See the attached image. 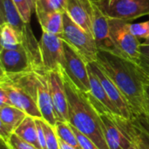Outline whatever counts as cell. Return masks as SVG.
<instances>
[{
	"mask_svg": "<svg viewBox=\"0 0 149 149\" xmlns=\"http://www.w3.org/2000/svg\"><path fill=\"white\" fill-rule=\"evenodd\" d=\"M97 63L125 96L132 108L134 117L143 113L149 72L124 57L106 51L98 52Z\"/></svg>",
	"mask_w": 149,
	"mask_h": 149,
	"instance_id": "obj_1",
	"label": "cell"
},
{
	"mask_svg": "<svg viewBox=\"0 0 149 149\" xmlns=\"http://www.w3.org/2000/svg\"><path fill=\"white\" fill-rule=\"evenodd\" d=\"M62 75L67 96L70 125L90 138L100 149H109L103 133L100 116L86 93L81 92L72 83L64 69Z\"/></svg>",
	"mask_w": 149,
	"mask_h": 149,
	"instance_id": "obj_2",
	"label": "cell"
},
{
	"mask_svg": "<svg viewBox=\"0 0 149 149\" xmlns=\"http://www.w3.org/2000/svg\"><path fill=\"white\" fill-rule=\"evenodd\" d=\"M64 27L59 37L66 42L87 64L98 60L99 49L92 35L77 24L66 12L63 14Z\"/></svg>",
	"mask_w": 149,
	"mask_h": 149,
	"instance_id": "obj_3",
	"label": "cell"
},
{
	"mask_svg": "<svg viewBox=\"0 0 149 149\" xmlns=\"http://www.w3.org/2000/svg\"><path fill=\"white\" fill-rule=\"evenodd\" d=\"M109 26L111 38L124 58L141 65V43L132 32L130 24L127 21L109 18Z\"/></svg>",
	"mask_w": 149,
	"mask_h": 149,
	"instance_id": "obj_4",
	"label": "cell"
},
{
	"mask_svg": "<svg viewBox=\"0 0 149 149\" xmlns=\"http://www.w3.org/2000/svg\"><path fill=\"white\" fill-rule=\"evenodd\" d=\"M108 18L130 21L149 16V0H95Z\"/></svg>",
	"mask_w": 149,
	"mask_h": 149,
	"instance_id": "obj_5",
	"label": "cell"
},
{
	"mask_svg": "<svg viewBox=\"0 0 149 149\" xmlns=\"http://www.w3.org/2000/svg\"><path fill=\"white\" fill-rule=\"evenodd\" d=\"M63 39L54 34L43 31L38 41L43 70L60 72L65 66V51Z\"/></svg>",
	"mask_w": 149,
	"mask_h": 149,
	"instance_id": "obj_6",
	"label": "cell"
},
{
	"mask_svg": "<svg viewBox=\"0 0 149 149\" xmlns=\"http://www.w3.org/2000/svg\"><path fill=\"white\" fill-rule=\"evenodd\" d=\"M0 17L1 24H10L19 33L23 46L30 50L38 47V42L33 35L30 23L24 22L13 0H0Z\"/></svg>",
	"mask_w": 149,
	"mask_h": 149,
	"instance_id": "obj_7",
	"label": "cell"
},
{
	"mask_svg": "<svg viewBox=\"0 0 149 149\" xmlns=\"http://www.w3.org/2000/svg\"><path fill=\"white\" fill-rule=\"evenodd\" d=\"M63 45L65 51L64 71L81 92L85 93H91L88 64L66 42L64 41Z\"/></svg>",
	"mask_w": 149,
	"mask_h": 149,
	"instance_id": "obj_8",
	"label": "cell"
},
{
	"mask_svg": "<svg viewBox=\"0 0 149 149\" xmlns=\"http://www.w3.org/2000/svg\"><path fill=\"white\" fill-rule=\"evenodd\" d=\"M93 36L99 51H106L124 57L111 38L109 18L105 15L95 0L93 1Z\"/></svg>",
	"mask_w": 149,
	"mask_h": 149,
	"instance_id": "obj_9",
	"label": "cell"
},
{
	"mask_svg": "<svg viewBox=\"0 0 149 149\" xmlns=\"http://www.w3.org/2000/svg\"><path fill=\"white\" fill-rule=\"evenodd\" d=\"M0 67L1 72L9 75L19 74L35 70L34 64L28 52L23 45L18 49L14 50L1 48Z\"/></svg>",
	"mask_w": 149,
	"mask_h": 149,
	"instance_id": "obj_10",
	"label": "cell"
},
{
	"mask_svg": "<svg viewBox=\"0 0 149 149\" xmlns=\"http://www.w3.org/2000/svg\"><path fill=\"white\" fill-rule=\"evenodd\" d=\"M87 65L93 71V72L97 76V78L100 79L109 99L112 100V102L119 110L120 116L128 120H132L134 117L132 108L129 103L127 102V99L120 91V89L117 87V86L114 84V82L104 72V70L100 67V65L97 63V61L92 62L88 64Z\"/></svg>",
	"mask_w": 149,
	"mask_h": 149,
	"instance_id": "obj_11",
	"label": "cell"
},
{
	"mask_svg": "<svg viewBox=\"0 0 149 149\" xmlns=\"http://www.w3.org/2000/svg\"><path fill=\"white\" fill-rule=\"evenodd\" d=\"M34 72L38 82L37 103L39 111L42 114V119L52 127H55L58 120L55 112L50 87L48 85L47 72L43 69H37L34 70Z\"/></svg>",
	"mask_w": 149,
	"mask_h": 149,
	"instance_id": "obj_12",
	"label": "cell"
},
{
	"mask_svg": "<svg viewBox=\"0 0 149 149\" xmlns=\"http://www.w3.org/2000/svg\"><path fill=\"white\" fill-rule=\"evenodd\" d=\"M62 70L60 72H56V71L46 72L47 79L52 97L55 112L58 117V120L69 122L68 102H67V96L65 89Z\"/></svg>",
	"mask_w": 149,
	"mask_h": 149,
	"instance_id": "obj_13",
	"label": "cell"
},
{
	"mask_svg": "<svg viewBox=\"0 0 149 149\" xmlns=\"http://www.w3.org/2000/svg\"><path fill=\"white\" fill-rule=\"evenodd\" d=\"M93 0H67L65 12L87 33L93 36Z\"/></svg>",
	"mask_w": 149,
	"mask_h": 149,
	"instance_id": "obj_14",
	"label": "cell"
},
{
	"mask_svg": "<svg viewBox=\"0 0 149 149\" xmlns=\"http://www.w3.org/2000/svg\"><path fill=\"white\" fill-rule=\"evenodd\" d=\"M114 120L123 134L137 149H149V135L141 128L134 125L131 120L113 113Z\"/></svg>",
	"mask_w": 149,
	"mask_h": 149,
	"instance_id": "obj_15",
	"label": "cell"
},
{
	"mask_svg": "<svg viewBox=\"0 0 149 149\" xmlns=\"http://www.w3.org/2000/svg\"><path fill=\"white\" fill-rule=\"evenodd\" d=\"M63 14L62 12H38L36 16L43 31L59 36L64 27Z\"/></svg>",
	"mask_w": 149,
	"mask_h": 149,
	"instance_id": "obj_16",
	"label": "cell"
},
{
	"mask_svg": "<svg viewBox=\"0 0 149 149\" xmlns=\"http://www.w3.org/2000/svg\"><path fill=\"white\" fill-rule=\"evenodd\" d=\"M14 133L24 141L35 146L38 149H42L38 140L36 118L27 115Z\"/></svg>",
	"mask_w": 149,
	"mask_h": 149,
	"instance_id": "obj_17",
	"label": "cell"
},
{
	"mask_svg": "<svg viewBox=\"0 0 149 149\" xmlns=\"http://www.w3.org/2000/svg\"><path fill=\"white\" fill-rule=\"evenodd\" d=\"M88 73H89V81H90V87H91V94L99 100L103 106H105L111 113L114 114L120 115L119 110L114 106V104L112 102V100L109 99L107 92L105 91L102 84L100 83V79L97 78V76L93 72V71L88 67Z\"/></svg>",
	"mask_w": 149,
	"mask_h": 149,
	"instance_id": "obj_18",
	"label": "cell"
},
{
	"mask_svg": "<svg viewBox=\"0 0 149 149\" xmlns=\"http://www.w3.org/2000/svg\"><path fill=\"white\" fill-rule=\"evenodd\" d=\"M26 116L27 114L24 111L13 106L0 107V122L9 127L14 132Z\"/></svg>",
	"mask_w": 149,
	"mask_h": 149,
	"instance_id": "obj_19",
	"label": "cell"
},
{
	"mask_svg": "<svg viewBox=\"0 0 149 149\" xmlns=\"http://www.w3.org/2000/svg\"><path fill=\"white\" fill-rule=\"evenodd\" d=\"M0 30H1V34H0L1 48L14 50V49H18L19 47L22 46L21 37L19 33L10 24L7 23H3L1 24Z\"/></svg>",
	"mask_w": 149,
	"mask_h": 149,
	"instance_id": "obj_20",
	"label": "cell"
},
{
	"mask_svg": "<svg viewBox=\"0 0 149 149\" xmlns=\"http://www.w3.org/2000/svg\"><path fill=\"white\" fill-rule=\"evenodd\" d=\"M54 127L58 139L62 140L63 141L76 149H83L79 145V142L69 122L58 121Z\"/></svg>",
	"mask_w": 149,
	"mask_h": 149,
	"instance_id": "obj_21",
	"label": "cell"
},
{
	"mask_svg": "<svg viewBox=\"0 0 149 149\" xmlns=\"http://www.w3.org/2000/svg\"><path fill=\"white\" fill-rule=\"evenodd\" d=\"M67 0H36L35 13L65 12Z\"/></svg>",
	"mask_w": 149,
	"mask_h": 149,
	"instance_id": "obj_22",
	"label": "cell"
},
{
	"mask_svg": "<svg viewBox=\"0 0 149 149\" xmlns=\"http://www.w3.org/2000/svg\"><path fill=\"white\" fill-rule=\"evenodd\" d=\"M22 19L24 23H30L31 17L35 10L36 0H13Z\"/></svg>",
	"mask_w": 149,
	"mask_h": 149,
	"instance_id": "obj_23",
	"label": "cell"
},
{
	"mask_svg": "<svg viewBox=\"0 0 149 149\" xmlns=\"http://www.w3.org/2000/svg\"><path fill=\"white\" fill-rule=\"evenodd\" d=\"M41 125L45 131V141H46V149H59L58 137L57 135L55 127L47 123L42 118L40 119Z\"/></svg>",
	"mask_w": 149,
	"mask_h": 149,
	"instance_id": "obj_24",
	"label": "cell"
},
{
	"mask_svg": "<svg viewBox=\"0 0 149 149\" xmlns=\"http://www.w3.org/2000/svg\"><path fill=\"white\" fill-rule=\"evenodd\" d=\"M6 144L10 149H38L35 146L22 140L15 133L11 134V136L6 141Z\"/></svg>",
	"mask_w": 149,
	"mask_h": 149,
	"instance_id": "obj_25",
	"label": "cell"
},
{
	"mask_svg": "<svg viewBox=\"0 0 149 149\" xmlns=\"http://www.w3.org/2000/svg\"><path fill=\"white\" fill-rule=\"evenodd\" d=\"M130 29L136 38L146 39L149 36V20L138 24H130Z\"/></svg>",
	"mask_w": 149,
	"mask_h": 149,
	"instance_id": "obj_26",
	"label": "cell"
},
{
	"mask_svg": "<svg viewBox=\"0 0 149 149\" xmlns=\"http://www.w3.org/2000/svg\"><path fill=\"white\" fill-rule=\"evenodd\" d=\"M72 126V125H71ZM72 128L79 142V145L81 146V148L83 149H100L90 138H88L86 135H85L84 134L80 133L79 130H77L74 127L72 126Z\"/></svg>",
	"mask_w": 149,
	"mask_h": 149,
	"instance_id": "obj_27",
	"label": "cell"
},
{
	"mask_svg": "<svg viewBox=\"0 0 149 149\" xmlns=\"http://www.w3.org/2000/svg\"><path fill=\"white\" fill-rule=\"evenodd\" d=\"M132 122L141 128L144 132H146L149 135V116L146 113H141L134 116L132 120Z\"/></svg>",
	"mask_w": 149,
	"mask_h": 149,
	"instance_id": "obj_28",
	"label": "cell"
},
{
	"mask_svg": "<svg viewBox=\"0 0 149 149\" xmlns=\"http://www.w3.org/2000/svg\"><path fill=\"white\" fill-rule=\"evenodd\" d=\"M141 65L149 72V45L141 44Z\"/></svg>",
	"mask_w": 149,
	"mask_h": 149,
	"instance_id": "obj_29",
	"label": "cell"
},
{
	"mask_svg": "<svg viewBox=\"0 0 149 149\" xmlns=\"http://www.w3.org/2000/svg\"><path fill=\"white\" fill-rule=\"evenodd\" d=\"M6 105H10V99L8 97V94L6 93V92L0 88V107H3V106H6Z\"/></svg>",
	"mask_w": 149,
	"mask_h": 149,
	"instance_id": "obj_30",
	"label": "cell"
},
{
	"mask_svg": "<svg viewBox=\"0 0 149 149\" xmlns=\"http://www.w3.org/2000/svg\"><path fill=\"white\" fill-rule=\"evenodd\" d=\"M58 142H59V149H76L75 148L72 147L71 145L65 143V141H63L60 139H58Z\"/></svg>",
	"mask_w": 149,
	"mask_h": 149,
	"instance_id": "obj_31",
	"label": "cell"
},
{
	"mask_svg": "<svg viewBox=\"0 0 149 149\" xmlns=\"http://www.w3.org/2000/svg\"><path fill=\"white\" fill-rule=\"evenodd\" d=\"M144 113H146L147 115L149 116V96L147 95L146 98V102H145V110H144Z\"/></svg>",
	"mask_w": 149,
	"mask_h": 149,
	"instance_id": "obj_32",
	"label": "cell"
},
{
	"mask_svg": "<svg viewBox=\"0 0 149 149\" xmlns=\"http://www.w3.org/2000/svg\"><path fill=\"white\" fill-rule=\"evenodd\" d=\"M0 149H10L9 148V146L6 144V142L5 141H2L1 140V143H0Z\"/></svg>",
	"mask_w": 149,
	"mask_h": 149,
	"instance_id": "obj_33",
	"label": "cell"
},
{
	"mask_svg": "<svg viewBox=\"0 0 149 149\" xmlns=\"http://www.w3.org/2000/svg\"><path fill=\"white\" fill-rule=\"evenodd\" d=\"M143 44H145V45H149V36L145 39V42H144Z\"/></svg>",
	"mask_w": 149,
	"mask_h": 149,
	"instance_id": "obj_34",
	"label": "cell"
},
{
	"mask_svg": "<svg viewBox=\"0 0 149 149\" xmlns=\"http://www.w3.org/2000/svg\"><path fill=\"white\" fill-rule=\"evenodd\" d=\"M146 93H147V95L149 96V84L147 86V87H146Z\"/></svg>",
	"mask_w": 149,
	"mask_h": 149,
	"instance_id": "obj_35",
	"label": "cell"
},
{
	"mask_svg": "<svg viewBox=\"0 0 149 149\" xmlns=\"http://www.w3.org/2000/svg\"><path fill=\"white\" fill-rule=\"evenodd\" d=\"M127 149H137V148H136V147H135V146H134V145L133 144L132 146H130L129 148H127Z\"/></svg>",
	"mask_w": 149,
	"mask_h": 149,
	"instance_id": "obj_36",
	"label": "cell"
}]
</instances>
